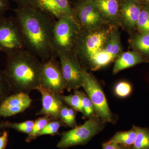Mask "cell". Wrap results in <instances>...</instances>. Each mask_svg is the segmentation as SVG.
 Listing matches in <instances>:
<instances>
[{
	"instance_id": "6da1fadb",
	"label": "cell",
	"mask_w": 149,
	"mask_h": 149,
	"mask_svg": "<svg viewBox=\"0 0 149 149\" xmlns=\"http://www.w3.org/2000/svg\"><path fill=\"white\" fill-rule=\"evenodd\" d=\"M13 10L26 49L41 61L58 57L52 45L55 19L35 7H17Z\"/></svg>"
},
{
	"instance_id": "7a4b0ae2",
	"label": "cell",
	"mask_w": 149,
	"mask_h": 149,
	"mask_svg": "<svg viewBox=\"0 0 149 149\" xmlns=\"http://www.w3.org/2000/svg\"><path fill=\"white\" fill-rule=\"evenodd\" d=\"M42 61L26 49L7 56L4 73L13 93L29 94L40 85Z\"/></svg>"
},
{
	"instance_id": "3957f363",
	"label": "cell",
	"mask_w": 149,
	"mask_h": 149,
	"mask_svg": "<svg viewBox=\"0 0 149 149\" xmlns=\"http://www.w3.org/2000/svg\"><path fill=\"white\" fill-rule=\"evenodd\" d=\"M113 29L102 27L91 32L82 29L73 51L80 63L87 65L93 58L102 52L109 41Z\"/></svg>"
},
{
	"instance_id": "277c9868",
	"label": "cell",
	"mask_w": 149,
	"mask_h": 149,
	"mask_svg": "<svg viewBox=\"0 0 149 149\" xmlns=\"http://www.w3.org/2000/svg\"><path fill=\"white\" fill-rule=\"evenodd\" d=\"M82 31L74 17H65L57 19L52 36V45L56 53L73 52Z\"/></svg>"
},
{
	"instance_id": "5b68a950",
	"label": "cell",
	"mask_w": 149,
	"mask_h": 149,
	"mask_svg": "<svg viewBox=\"0 0 149 149\" xmlns=\"http://www.w3.org/2000/svg\"><path fill=\"white\" fill-rule=\"evenodd\" d=\"M104 123L97 116L90 118L82 125L63 132L56 147L65 149L85 145L103 129Z\"/></svg>"
},
{
	"instance_id": "8992f818",
	"label": "cell",
	"mask_w": 149,
	"mask_h": 149,
	"mask_svg": "<svg viewBox=\"0 0 149 149\" xmlns=\"http://www.w3.org/2000/svg\"><path fill=\"white\" fill-rule=\"evenodd\" d=\"M82 87L93 104L96 116L104 123L113 122V115L100 85L95 77L84 68Z\"/></svg>"
},
{
	"instance_id": "52a82bcc",
	"label": "cell",
	"mask_w": 149,
	"mask_h": 149,
	"mask_svg": "<svg viewBox=\"0 0 149 149\" xmlns=\"http://www.w3.org/2000/svg\"><path fill=\"white\" fill-rule=\"evenodd\" d=\"M24 49V40L15 17H0V52L8 56Z\"/></svg>"
},
{
	"instance_id": "ba28073f",
	"label": "cell",
	"mask_w": 149,
	"mask_h": 149,
	"mask_svg": "<svg viewBox=\"0 0 149 149\" xmlns=\"http://www.w3.org/2000/svg\"><path fill=\"white\" fill-rule=\"evenodd\" d=\"M66 90L75 91L82 87L83 68L74 52L56 53Z\"/></svg>"
},
{
	"instance_id": "9c48e42d",
	"label": "cell",
	"mask_w": 149,
	"mask_h": 149,
	"mask_svg": "<svg viewBox=\"0 0 149 149\" xmlns=\"http://www.w3.org/2000/svg\"><path fill=\"white\" fill-rule=\"evenodd\" d=\"M57 57L42 61L39 87L61 95L66 90L59 61Z\"/></svg>"
},
{
	"instance_id": "30bf717a",
	"label": "cell",
	"mask_w": 149,
	"mask_h": 149,
	"mask_svg": "<svg viewBox=\"0 0 149 149\" xmlns=\"http://www.w3.org/2000/svg\"><path fill=\"white\" fill-rule=\"evenodd\" d=\"M72 9L74 18L83 30L95 31L102 28L106 23L91 0H78L74 2Z\"/></svg>"
},
{
	"instance_id": "8fae6325",
	"label": "cell",
	"mask_w": 149,
	"mask_h": 149,
	"mask_svg": "<svg viewBox=\"0 0 149 149\" xmlns=\"http://www.w3.org/2000/svg\"><path fill=\"white\" fill-rule=\"evenodd\" d=\"M41 95L42 107L37 115L47 116L52 120H60L61 109L64 103L62 95H58L39 87L37 89Z\"/></svg>"
},
{
	"instance_id": "7c38bea8",
	"label": "cell",
	"mask_w": 149,
	"mask_h": 149,
	"mask_svg": "<svg viewBox=\"0 0 149 149\" xmlns=\"http://www.w3.org/2000/svg\"><path fill=\"white\" fill-rule=\"evenodd\" d=\"M32 102L29 94L22 93L11 94L0 107V116L7 118L21 113L29 108Z\"/></svg>"
},
{
	"instance_id": "4fadbf2b",
	"label": "cell",
	"mask_w": 149,
	"mask_h": 149,
	"mask_svg": "<svg viewBox=\"0 0 149 149\" xmlns=\"http://www.w3.org/2000/svg\"><path fill=\"white\" fill-rule=\"evenodd\" d=\"M35 7L55 19L65 17H74L70 0H37Z\"/></svg>"
},
{
	"instance_id": "5bb4252c",
	"label": "cell",
	"mask_w": 149,
	"mask_h": 149,
	"mask_svg": "<svg viewBox=\"0 0 149 149\" xmlns=\"http://www.w3.org/2000/svg\"><path fill=\"white\" fill-rule=\"evenodd\" d=\"M142 7L141 3L135 0H121L119 19L126 30L132 32L136 29Z\"/></svg>"
},
{
	"instance_id": "9a60e30c",
	"label": "cell",
	"mask_w": 149,
	"mask_h": 149,
	"mask_svg": "<svg viewBox=\"0 0 149 149\" xmlns=\"http://www.w3.org/2000/svg\"><path fill=\"white\" fill-rule=\"evenodd\" d=\"M100 15L107 23L120 22L119 9L121 0H91Z\"/></svg>"
},
{
	"instance_id": "2e32d148",
	"label": "cell",
	"mask_w": 149,
	"mask_h": 149,
	"mask_svg": "<svg viewBox=\"0 0 149 149\" xmlns=\"http://www.w3.org/2000/svg\"><path fill=\"white\" fill-rule=\"evenodd\" d=\"M142 55L136 51L122 53L115 60L113 73L116 74L121 70L146 62Z\"/></svg>"
},
{
	"instance_id": "e0dca14e",
	"label": "cell",
	"mask_w": 149,
	"mask_h": 149,
	"mask_svg": "<svg viewBox=\"0 0 149 149\" xmlns=\"http://www.w3.org/2000/svg\"><path fill=\"white\" fill-rule=\"evenodd\" d=\"M137 126L133 125L131 130L117 132L110 141L126 148L133 146L137 137Z\"/></svg>"
},
{
	"instance_id": "ac0fdd59",
	"label": "cell",
	"mask_w": 149,
	"mask_h": 149,
	"mask_svg": "<svg viewBox=\"0 0 149 149\" xmlns=\"http://www.w3.org/2000/svg\"><path fill=\"white\" fill-rule=\"evenodd\" d=\"M130 42L136 52L149 56V32L136 35L132 38Z\"/></svg>"
},
{
	"instance_id": "d6986e66",
	"label": "cell",
	"mask_w": 149,
	"mask_h": 149,
	"mask_svg": "<svg viewBox=\"0 0 149 149\" xmlns=\"http://www.w3.org/2000/svg\"><path fill=\"white\" fill-rule=\"evenodd\" d=\"M137 135L131 149H149V129L137 126Z\"/></svg>"
},
{
	"instance_id": "ffe728a7",
	"label": "cell",
	"mask_w": 149,
	"mask_h": 149,
	"mask_svg": "<svg viewBox=\"0 0 149 149\" xmlns=\"http://www.w3.org/2000/svg\"><path fill=\"white\" fill-rule=\"evenodd\" d=\"M52 120L47 116H42L37 118L35 120L32 131L27 135V138L25 139V141L27 143H30L38 138V135L40 132Z\"/></svg>"
},
{
	"instance_id": "44dd1931",
	"label": "cell",
	"mask_w": 149,
	"mask_h": 149,
	"mask_svg": "<svg viewBox=\"0 0 149 149\" xmlns=\"http://www.w3.org/2000/svg\"><path fill=\"white\" fill-rule=\"evenodd\" d=\"M74 92L77 93L81 98L83 116L85 117L89 118L94 116V115L95 113V108L93 103L87 94L78 90H75Z\"/></svg>"
},
{
	"instance_id": "7402d4cb",
	"label": "cell",
	"mask_w": 149,
	"mask_h": 149,
	"mask_svg": "<svg viewBox=\"0 0 149 149\" xmlns=\"http://www.w3.org/2000/svg\"><path fill=\"white\" fill-rule=\"evenodd\" d=\"M136 28L140 33L149 32V7L148 6H142Z\"/></svg>"
},
{
	"instance_id": "603a6c76",
	"label": "cell",
	"mask_w": 149,
	"mask_h": 149,
	"mask_svg": "<svg viewBox=\"0 0 149 149\" xmlns=\"http://www.w3.org/2000/svg\"><path fill=\"white\" fill-rule=\"evenodd\" d=\"M65 125L61 120H53L49 123L38 135V137L45 135L54 136L60 135L59 130L62 126Z\"/></svg>"
},
{
	"instance_id": "cb8c5ba5",
	"label": "cell",
	"mask_w": 149,
	"mask_h": 149,
	"mask_svg": "<svg viewBox=\"0 0 149 149\" xmlns=\"http://www.w3.org/2000/svg\"><path fill=\"white\" fill-rule=\"evenodd\" d=\"M62 98L65 104L76 111L80 112L83 114L81 98L77 93L74 92L73 95H62Z\"/></svg>"
},
{
	"instance_id": "d4e9b609",
	"label": "cell",
	"mask_w": 149,
	"mask_h": 149,
	"mask_svg": "<svg viewBox=\"0 0 149 149\" xmlns=\"http://www.w3.org/2000/svg\"><path fill=\"white\" fill-rule=\"evenodd\" d=\"M35 120H27L23 122H10L8 121V128H12L20 133L28 135L31 133L34 126Z\"/></svg>"
},
{
	"instance_id": "484cf974",
	"label": "cell",
	"mask_w": 149,
	"mask_h": 149,
	"mask_svg": "<svg viewBox=\"0 0 149 149\" xmlns=\"http://www.w3.org/2000/svg\"><path fill=\"white\" fill-rule=\"evenodd\" d=\"M11 90L6 79L3 70H0V107L3 102L11 95Z\"/></svg>"
},
{
	"instance_id": "4316f807",
	"label": "cell",
	"mask_w": 149,
	"mask_h": 149,
	"mask_svg": "<svg viewBox=\"0 0 149 149\" xmlns=\"http://www.w3.org/2000/svg\"><path fill=\"white\" fill-rule=\"evenodd\" d=\"M114 91L117 97L125 98L130 95L132 93V87L130 83L126 81H120L115 85Z\"/></svg>"
},
{
	"instance_id": "83f0119b",
	"label": "cell",
	"mask_w": 149,
	"mask_h": 149,
	"mask_svg": "<svg viewBox=\"0 0 149 149\" xmlns=\"http://www.w3.org/2000/svg\"><path fill=\"white\" fill-rule=\"evenodd\" d=\"M68 107L67 105L64 104L61 109L59 114V119L65 125H69V116H68Z\"/></svg>"
},
{
	"instance_id": "f1b7e54d",
	"label": "cell",
	"mask_w": 149,
	"mask_h": 149,
	"mask_svg": "<svg viewBox=\"0 0 149 149\" xmlns=\"http://www.w3.org/2000/svg\"><path fill=\"white\" fill-rule=\"evenodd\" d=\"M68 116H69V125L68 127L74 128L77 126L76 120L77 111L70 107H68Z\"/></svg>"
},
{
	"instance_id": "f546056e",
	"label": "cell",
	"mask_w": 149,
	"mask_h": 149,
	"mask_svg": "<svg viewBox=\"0 0 149 149\" xmlns=\"http://www.w3.org/2000/svg\"><path fill=\"white\" fill-rule=\"evenodd\" d=\"M17 4L18 7H35L37 0H11Z\"/></svg>"
},
{
	"instance_id": "4dcf8cb0",
	"label": "cell",
	"mask_w": 149,
	"mask_h": 149,
	"mask_svg": "<svg viewBox=\"0 0 149 149\" xmlns=\"http://www.w3.org/2000/svg\"><path fill=\"white\" fill-rule=\"evenodd\" d=\"M8 141V132L5 130L0 136V149H6Z\"/></svg>"
},
{
	"instance_id": "1f68e13d",
	"label": "cell",
	"mask_w": 149,
	"mask_h": 149,
	"mask_svg": "<svg viewBox=\"0 0 149 149\" xmlns=\"http://www.w3.org/2000/svg\"><path fill=\"white\" fill-rule=\"evenodd\" d=\"M9 0H0V17L4 15L6 12L9 9Z\"/></svg>"
},
{
	"instance_id": "d6a6232c",
	"label": "cell",
	"mask_w": 149,
	"mask_h": 149,
	"mask_svg": "<svg viewBox=\"0 0 149 149\" xmlns=\"http://www.w3.org/2000/svg\"><path fill=\"white\" fill-rule=\"evenodd\" d=\"M121 146L111 141L104 143L102 146V149H120Z\"/></svg>"
},
{
	"instance_id": "836d02e7",
	"label": "cell",
	"mask_w": 149,
	"mask_h": 149,
	"mask_svg": "<svg viewBox=\"0 0 149 149\" xmlns=\"http://www.w3.org/2000/svg\"><path fill=\"white\" fill-rule=\"evenodd\" d=\"M8 121H3L0 123V134L2 133L3 131L8 128Z\"/></svg>"
},
{
	"instance_id": "e575fe53",
	"label": "cell",
	"mask_w": 149,
	"mask_h": 149,
	"mask_svg": "<svg viewBox=\"0 0 149 149\" xmlns=\"http://www.w3.org/2000/svg\"><path fill=\"white\" fill-rule=\"evenodd\" d=\"M140 3H144L149 4V0H135Z\"/></svg>"
},
{
	"instance_id": "d590c367",
	"label": "cell",
	"mask_w": 149,
	"mask_h": 149,
	"mask_svg": "<svg viewBox=\"0 0 149 149\" xmlns=\"http://www.w3.org/2000/svg\"><path fill=\"white\" fill-rule=\"evenodd\" d=\"M120 149H130V148H126V147L121 146V148H120Z\"/></svg>"
},
{
	"instance_id": "8d00e7d4",
	"label": "cell",
	"mask_w": 149,
	"mask_h": 149,
	"mask_svg": "<svg viewBox=\"0 0 149 149\" xmlns=\"http://www.w3.org/2000/svg\"><path fill=\"white\" fill-rule=\"evenodd\" d=\"M70 1H71V0H70ZM73 1H74V2L76 1H78V0H73Z\"/></svg>"
}]
</instances>
